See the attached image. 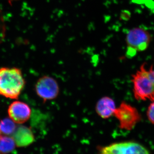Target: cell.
<instances>
[{
  "instance_id": "9",
  "label": "cell",
  "mask_w": 154,
  "mask_h": 154,
  "mask_svg": "<svg viewBox=\"0 0 154 154\" xmlns=\"http://www.w3.org/2000/svg\"><path fill=\"white\" fill-rule=\"evenodd\" d=\"M116 109L115 102L108 96L102 97L96 104V113L104 119L110 118L113 116Z\"/></svg>"
},
{
  "instance_id": "12",
  "label": "cell",
  "mask_w": 154,
  "mask_h": 154,
  "mask_svg": "<svg viewBox=\"0 0 154 154\" xmlns=\"http://www.w3.org/2000/svg\"><path fill=\"white\" fill-rule=\"evenodd\" d=\"M6 23L2 10L0 8V45L3 43L5 38L7 32Z\"/></svg>"
},
{
  "instance_id": "6",
  "label": "cell",
  "mask_w": 154,
  "mask_h": 154,
  "mask_svg": "<svg viewBox=\"0 0 154 154\" xmlns=\"http://www.w3.org/2000/svg\"><path fill=\"white\" fill-rule=\"evenodd\" d=\"M36 94L44 102L57 98L60 88L57 81L49 76H44L37 81L35 85Z\"/></svg>"
},
{
  "instance_id": "11",
  "label": "cell",
  "mask_w": 154,
  "mask_h": 154,
  "mask_svg": "<svg viewBox=\"0 0 154 154\" xmlns=\"http://www.w3.org/2000/svg\"><path fill=\"white\" fill-rule=\"evenodd\" d=\"M16 128L15 122L11 118L5 119L0 122V131L4 134H12Z\"/></svg>"
},
{
  "instance_id": "4",
  "label": "cell",
  "mask_w": 154,
  "mask_h": 154,
  "mask_svg": "<svg viewBox=\"0 0 154 154\" xmlns=\"http://www.w3.org/2000/svg\"><path fill=\"white\" fill-rule=\"evenodd\" d=\"M113 115L119 122V128L128 131L133 129L141 118L135 107L124 102L116 108Z\"/></svg>"
},
{
  "instance_id": "14",
  "label": "cell",
  "mask_w": 154,
  "mask_h": 154,
  "mask_svg": "<svg viewBox=\"0 0 154 154\" xmlns=\"http://www.w3.org/2000/svg\"><path fill=\"white\" fill-rule=\"evenodd\" d=\"M7 1H8L9 4H10L11 5H12L13 3L18 2V1H20V0H7Z\"/></svg>"
},
{
  "instance_id": "8",
  "label": "cell",
  "mask_w": 154,
  "mask_h": 154,
  "mask_svg": "<svg viewBox=\"0 0 154 154\" xmlns=\"http://www.w3.org/2000/svg\"><path fill=\"white\" fill-rule=\"evenodd\" d=\"M12 137L16 146L19 147L27 146L34 141V136L31 129L22 125L16 128Z\"/></svg>"
},
{
  "instance_id": "2",
  "label": "cell",
  "mask_w": 154,
  "mask_h": 154,
  "mask_svg": "<svg viewBox=\"0 0 154 154\" xmlns=\"http://www.w3.org/2000/svg\"><path fill=\"white\" fill-rule=\"evenodd\" d=\"M134 94L137 100L154 101V83L148 75L145 63L141 66L139 70L133 75Z\"/></svg>"
},
{
  "instance_id": "3",
  "label": "cell",
  "mask_w": 154,
  "mask_h": 154,
  "mask_svg": "<svg viewBox=\"0 0 154 154\" xmlns=\"http://www.w3.org/2000/svg\"><path fill=\"white\" fill-rule=\"evenodd\" d=\"M151 40V34L143 28H136L129 30L126 36L127 56L133 57L137 52L145 50Z\"/></svg>"
},
{
  "instance_id": "1",
  "label": "cell",
  "mask_w": 154,
  "mask_h": 154,
  "mask_svg": "<svg viewBox=\"0 0 154 154\" xmlns=\"http://www.w3.org/2000/svg\"><path fill=\"white\" fill-rule=\"evenodd\" d=\"M25 81L20 69L0 68V95L6 98L17 99L24 88Z\"/></svg>"
},
{
  "instance_id": "15",
  "label": "cell",
  "mask_w": 154,
  "mask_h": 154,
  "mask_svg": "<svg viewBox=\"0 0 154 154\" xmlns=\"http://www.w3.org/2000/svg\"><path fill=\"white\" fill-rule=\"evenodd\" d=\"M0 133H1V131H0ZM0 136H1V135H0Z\"/></svg>"
},
{
  "instance_id": "7",
  "label": "cell",
  "mask_w": 154,
  "mask_h": 154,
  "mask_svg": "<svg viewBox=\"0 0 154 154\" xmlns=\"http://www.w3.org/2000/svg\"><path fill=\"white\" fill-rule=\"evenodd\" d=\"M9 117L17 124H23L30 118L31 111L26 103L15 101L10 105L8 110Z\"/></svg>"
},
{
  "instance_id": "10",
  "label": "cell",
  "mask_w": 154,
  "mask_h": 154,
  "mask_svg": "<svg viewBox=\"0 0 154 154\" xmlns=\"http://www.w3.org/2000/svg\"><path fill=\"white\" fill-rule=\"evenodd\" d=\"M16 145L13 137L0 136V153H8L14 150Z\"/></svg>"
},
{
  "instance_id": "5",
  "label": "cell",
  "mask_w": 154,
  "mask_h": 154,
  "mask_svg": "<svg viewBox=\"0 0 154 154\" xmlns=\"http://www.w3.org/2000/svg\"><path fill=\"white\" fill-rule=\"evenodd\" d=\"M100 153L103 154H149V152L143 146L133 141L116 143L97 148Z\"/></svg>"
},
{
  "instance_id": "13",
  "label": "cell",
  "mask_w": 154,
  "mask_h": 154,
  "mask_svg": "<svg viewBox=\"0 0 154 154\" xmlns=\"http://www.w3.org/2000/svg\"><path fill=\"white\" fill-rule=\"evenodd\" d=\"M147 116L149 121L154 125V101L149 105L147 111Z\"/></svg>"
}]
</instances>
